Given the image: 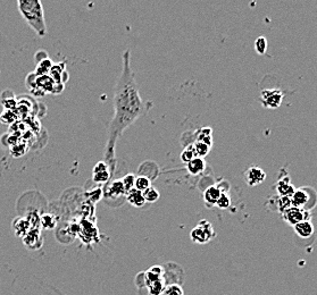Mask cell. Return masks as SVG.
I'll return each instance as SVG.
<instances>
[{
    "label": "cell",
    "mask_w": 317,
    "mask_h": 295,
    "mask_svg": "<svg viewBox=\"0 0 317 295\" xmlns=\"http://www.w3.org/2000/svg\"><path fill=\"white\" fill-rule=\"evenodd\" d=\"M112 170L107 162H97L92 169V181L96 184H107L112 177Z\"/></svg>",
    "instance_id": "cell-5"
},
{
    "label": "cell",
    "mask_w": 317,
    "mask_h": 295,
    "mask_svg": "<svg viewBox=\"0 0 317 295\" xmlns=\"http://www.w3.org/2000/svg\"><path fill=\"white\" fill-rule=\"evenodd\" d=\"M40 221H41L42 226L46 229L54 228L55 225H56L55 217L51 216V215H44L43 217H41V218H40Z\"/></svg>",
    "instance_id": "cell-26"
},
{
    "label": "cell",
    "mask_w": 317,
    "mask_h": 295,
    "mask_svg": "<svg viewBox=\"0 0 317 295\" xmlns=\"http://www.w3.org/2000/svg\"><path fill=\"white\" fill-rule=\"evenodd\" d=\"M216 235L213 225L207 220H200L199 224L190 233L191 241L196 244H206Z\"/></svg>",
    "instance_id": "cell-3"
},
{
    "label": "cell",
    "mask_w": 317,
    "mask_h": 295,
    "mask_svg": "<svg viewBox=\"0 0 317 295\" xmlns=\"http://www.w3.org/2000/svg\"><path fill=\"white\" fill-rule=\"evenodd\" d=\"M18 10L23 18L40 38L47 34V25L44 20L43 6L39 0H18Z\"/></svg>",
    "instance_id": "cell-2"
},
{
    "label": "cell",
    "mask_w": 317,
    "mask_h": 295,
    "mask_svg": "<svg viewBox=\"0 0 317 295\" xmlns=\"http://www.w3.org/2000/svg\"><path fill=\"white\" fill-rule=\"evenodd\" d=\"M296 191L295 186L289 182V179L286 181H280L278 183V193L280 196H286V198H291Z\"/></svg>",
    "instance_id": "cell-15"
},
{
    "label": "cell",
    "mask_w": 317,
    "mask_h": 295,
    "mask_svg": "<svg viewBox=\"0 0 317 295\" xmlns=\"http://www.w3.org/2000/svg\"><path fill=\"white\" fill-rule=\"evenodd\" d=\"M222 190L217 186H209L208 188H206L204 192V200L205 203L208 207H214L216 206V203L218 201V199L221 198L222 195Z\"/></svg>",
    "instance_id": "cell-11"
},
{
    "label": "cell",
    "mask_w": 317,
    "mask_h": 295,
    "mask_svg": "<svg viewBox=\"0 0 317 295\" xmlns=\"http://www.w3.org/2000/svg\"><path fill=\"white\" fill-rule=\"evenodd\" d=\"M130 50L122 55V72L116 82L114 92V116L109 124L108 138L106 142L104 159L112 170L116 168V145L124 131L133 125L139 118L144 117L153 107V102L145 101L140 96L139 85L131 68Z\"/></svg>",
    "instance_id": "cell-1"
},
{
    "label": "cell",
    "mask_w": 317,
    "mask_h": 295,
    "mask_svg": "<svg viewBox=\"0 0 317 295\" xmlns=\"http://www.w3.org/2000/svg\"><path fill=\"white\" fill-rule=\"evenodd\" d=\"M127 201L131 204V206L136 208H142L146 204V200L144 198V194L142 192L136 190V188H132L129 192H127Z\"/></svg>",
    "instance_id": "cell-12"
},
{
    "label": "cell",
    "mask_w": 317,
    "mask_h": 295,
    "mask_svg": "<svg viewBox=\"0 0 317 295\" xmlns=\"http://www.w3.org/2000/svg\"><path fill=\"white\" fill-rule=\"evenodd\" d=\"M283 99V94L280 90H265L262 93V100L266 107L271 109H275L281 106Z\"/></svg>",
    "instance_id": "cell-6"
},
{
    "label": "cell",
    "mask_w": 317,
    "mask_h": 295,
    "mask_svg": "<svg viewBox=\"0 0 317 295\" xmlns=\"http://www.w3.org/2000/svg\"><path fill=\"white\" fill-rule=\"evenodd\" d=\"M193 148H194V151H196V154L197 157L199 158H202L204 159L207 154L209 153V151L211 149V147L207 146L206 143H202V142H199V141H196L193 143Z\"/></svg>",
    "instance_id": "cell-20"
},
{
    "label": "cell",
    "mask_w": 317,
    "mask_h": 295,
    "mask_svg": "<svg viewBox=\"0 0 317 295\" xmlns=\"http://www.w3.org/2000/svg\"><path fill=\"white\" fill-rule=\"evenodd\" d=\"M149 186L152 185H150V179L148 177H146L144 175H140L136 177V182H134V188H136V190L144 192L147 190Z\"/></svg>",
    "instance_id": "cell-21"
},
{
    "label": "cell",
    "mask_w": 317,
    "mask_h": 295,
    "mask_svg": "<svg viewBox=\"0 0 317 295\" xmlns=\"http://www.w3.org/2000/svg\"><path fill=\"white\" fill-rule=\"evenodd\" d=\"M105 196L108 199H121L127 196V190L122 183V179H115L108 183L105 190Z\"/></svg>",
    "instance_id": "cell-8"
},
{
    "label": "cell",
    "mask_w": 317,
    "mask_h": 295,
    "mask_svg": "<svg viewBox=\"0 0 317 295\" xmlns=\"http://www.w3.org/2000/svg\"><path fill=\"white\" fill-rule=\"evenodd\" d=\"M197 157L196 151H194V148L192 145H190L188 147H185V149L182 151L181 153V160L183 161L184 163L190 162L192 159H194Z\"/></svg>",
    "instance_id": "cell-22"
},
{
    "label": "cell",
    "mask_w": 317,
    "mask_h": 295,
    "mask_svg": "<svg viewBox=\"0 0 317 295\" xmlns=\"http://www.w3.org/2000/svg\"><path fill=\"white\" fill-rule=\"evenodd\" d=\"M162 295H184V291L181 285L178 284H169L165 288Z\"/></svg>",
    "instance_id": "cell-23"
},
{
    "label": "cell",
    "mask_w": 317,
    "mask_h": 295,
    "mask_svg": "<svg viewBox=\"0 0 317 295\" xmlns=\"http://www.w3.org/2000/svg\"><path fill=\"white\" fill-rule=\"evenodd\" d=\"M134 182H136V176H134L133 174H127L123 178H122V183H123L127 192L134 188Z\"/></svg>",
    "instance_id": "cell-27"
},
{
    "label": "cell",
    "mask_w": 317,
    "mask_h": 295,
    "mask_svg": "<svg viewBox=\"0 0 317 295\" xmlns=\"http://www.w3.org/2000/svg\"><path fill=\"white\" fill-rule=\"evenodd\" d=\"M51 67H52V61L46 57V58H43L41 61H39L38 67H36V71H35V74L38 76L47 75V74L50 72Z\"/></svg>",
    "instance_id": "cell-19"
},
{
    "label": "cell",
    "mask_w": 317,
    "mask_h": 295,
    "mask_svg": "<svg viewBox=\"0 0 317 295\" xmlns=\"http://www.w3.org/2000/svg\"><path fill=\"white\" fill-rule=\"evenodd\" d=\"M197 141L206 143L207 146L211 147L213 146V130L210 128H205L199 131Z\"/></svg>",
    "instance_id": "cell-17"
},
{
    "label": "cell",
    "mask_w": 317,
    "mask_h": 295,
    "mask_svg": "<svg viewBox=\"0 0 317 295\" xmlns=\"http://www.w3.org/2000/svg\"><path fill=\"white\" fill-rule=\"evenodd\" d=\"M142 194H144V198L146 200V203H154L158 201V199H159V192H158L157 188L155 186H149L147 190L142 192Z\"/></svg>",
    "instance_id": "cell-18"
},
{
    "label": "cell",
    "mask_w": 317,
    "mask_h": 295,
    "mask_svg": "<svg viewBox=\"0 0 317 295\" xmlns=\"http://www.w3.org/2000/svg\"><path fill=\"white\" fill-rule=\"evenodd\" d=\"M294 231L297 236L302 237V239H308L314 234V225L311 220H304L302 223L297 224L294 226Z\"/></svg>",
    "instance_id": "cell-9"
},
{
    "label": "cell",
    "mask_w": 317,
    "mask_h": 295,
    "mask_svg": "<svg viewBox=\"0 0 317 295\" xmlns=\"http://www.w3.org/2000/svg\"><path fill=\"white\" fill-rule=\"evenodd\" d=\"M31 224L26 218H18L14 221V232L19 236H25L30 231Z\"/></svg>",
    "instance_id": "cell-16"
},
{
    "label": "cell",
    "mask_w": 317,
    "mask_h": 295,
    "mask_svg": "<svg viewBox=\"0 0 317 295\" xmlns=\"http://www.w3.org/2000/svg\"><path fill=\"white\" fill-rule=\"evenodd\" d=\"M255 49L258 55H265L267 50V40L265 36H259L255 42Z\"/></svg>",
    "instance_id": "cell-24"
},
{
    "label": "cell",
    "mask_w": 317,
    "mask_h": 295,
    "mask_svg": "<svg viewBox=\"0 0 317 295\" xmlns=\"http://www.w3.org/2000/svg\"><path fill=\"white\" fill-rule=\"evenodd\" d=\"M246 182L249 186H256L262 184L266 179V173L261 167L254 166L247 169L245 174Z\"/></svg>",
    "instance_id": "cell-7"
},
{
    "label": "cell",
    "mask_w": 317,
    "mask_h": 295,
    "mask_svg": "<svg viewBox=\"0 0 317 295\" xmlns=\"http://www.w3.org/2000/svg\"><path fill=\"white\" fill-rule=\"evenodd\" d=\"M205 168H206V161L202 158H199V157H196L190 162L186 163V170H188L189 174L193 176L201 174L202 171L205 170Z\"/></svg>",
    "instance_id": "cell-14"
},
{
    "label": "cell",
    "mask_w": 317,
    "mask_h": 295,
    "mask_svg": "<svg viewBox=\"0 0 317 295\" xmlns=\"http://www.w3.org/2000/svg\"><path fill=\"white\" fill-rule=\"evenodd\" d=\"M290 199L292 207L306 209L305 207H306V204L310 201V194L307 193V191L305 188H298V190L295 191L294 195Z\"/></svg>",
    "instance_id": "cell-10"
},
{
    "label": "cell",
    "mask_w": 317,
    "mask_h": 295,
    "mask_svg": "<svg viewBox=\"0 0 317 295\" xmlns=\"http://www.w3.org/2000/svg\"><path fill=\"white\" fill-rule=\"evenodd\" d=\"M282 217L284 221L291 225V226H295V225L302 223L304 220H311L310 211H308L307 209L296 207H291L288 209L287 211H284L282 214Z\"/></svg>",
    "instance_id": "cell-4"
},
{
    "label": "cell",
    "mask_w": 317,
    "mask_h": 295,
    "mask_svg": "<svg viewBox=\"0 0 317 295\" xmlns=\"http://www.w3.org/2000/svg\"><path fill=\"white\" fill-rule=\"evenodd\" d=\"M216 207L222 209V210H225V209H229L231 207V199L230 196L226 193H222L221 198L218 199V201L216 203Z\"/></svg>",
    "instance_id": "cell-28"
},
{
    "label": "cell",
    "mask_w": 317,
    "mask_h": 295,
    "mask_svg": "<svg viewBox=\"0 0 317 295\" xmlns=\"http://www.w3.org/2000/svg\"><path fill=\"white\" fill-rule=\"evenodd\" d=\"M36 240L38 241H41V235H40V231L36 228H33V229H30L28 231L27 234L24 236L23 241L25 242L26 247L30 248V249H39L40 247H41V243H39V242H36Z\"/></svg>",
    "instance_id": "cell-13"
},
{
    "label": "cell",
    "mask_w": 317,
    "mask_h": 295,
    "mask_svg": "<svg viewBox=\"0 0 317 295\" xmlns=\"http://www.w3.org/2000/svg\"><path fill=\"white\" fill-rule=\"evenodd\" d=\"M291 199L290 198H286V196H280L278 200V208L279 210L281 211V214H283L284 211H287L288 209L291 208Z\"/></svg>",
    "instance_id": "cell-25"
}]
</instances>
